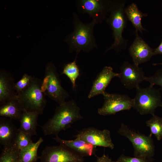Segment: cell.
<instances>
[{"label":"cell","mask_w":162,"mask_h":162,"mask_svg":"<svg viewBox=\"0 0 162 162\" xmlns=\"http://www.w3.org/2000/svg\"><path fill=\"white\" fill-rule=\"evenodd\" d=\"M73 16V31L67 36L64 41L69 45V52H76L77 58L81 51L88 53L98 48L94 34V27L96 24L92 20L83 23L75 12Z\"/></svg>","instance_id":"1"},{"label":"cell","mask_w":162,"mask_h":162,"mask_svg":"<svg viewBox=\"0 0 162 162\" xmlns=\"http://www.w3.org/2000/svg\"><path fill=\"white\" fill-rule=\"evenodd\" d=\"M83 118L80 108L72 99L57 106L52 117L41 127L45 135L56 136L60 132L71 127L74 123Z\"/></svg>","instance_id":"2"},{"label":"cell","mask_w":162,"mask_h":162,"mask_svg":"<svg viewBox=\"0 0 162 162\" xmlns=\"http://www.w3.org/2000/svg\"><path fill=\"white\" fill-rule=\"evenodd\" d=\"M126 3L125 0H112L110 14L106 19V22L112 31L114 42L106 52L113 50L119 52L126 49L129 40L124 39L122 36L128 20L124 13Z\"/></svg>","instance_id":"3"},{"label":"cell","mask_w":162,"mask_h":162,"mask_svg":"<svg viewBox=\"0 0 162 162\" xmlns=\"http://www.w3.org/2000/svg\"><path fill=\"white\" fill-rule=\"evenodd\" d=\"M42 81L33 76L28 86L17 94V98L23 111L43 113L47 101L41 90Z\"/></svg>","instance_id":"4"},{"label":"cell","mask_w":162,"mask_h":162,"mask_svg":"<svg viewBox=\"0 0 162 162\" xmlns=\"http://www.w3.org/2000/svg\"><path fill=\"white\" fill-rule=\"evenodd\" d=\"M41 89L45 96L61 105L69 96L68 92L62 86L56 67L52 62L46 64Z\"/></svg>","instance_id":"5"},{"label":"cell","mask_w":162,"mask_h":162,"mask_svg":"<svg viewBox=\"0 0 162 162\" xmlns=\"http://www.w3.org/2000/svg\"><path fill=\"white\" fill-rule=\"evenodd\" d=\"M136 95L133 98V108L142 115H155L157 108L162 107L161 97L160 89L149 85L146 88L140 87L136 88Z\"/></svg>","instance_id":"6"},{"label":"cell","mask_w":162,"mask_h":162,"mask_svg":"<svg viewBox=\"0 0 162 162\" xmlns=\"http://www.w3.org/2000/svg\"><path fill=\"white\" fill-rule=\"evenodd\" d=\"M117 132L131 142L134 148V157L146 158H152L154 155L155 145L152 136L136 132L124 123L121 124Z\"/></svg>","instance_id":"7"},{"label":"cell","mask_w":162,"mask_h":162,"mask_svg":"<svg viewBox=\"0 0 162 162\" xmlns=\"http://www.w3.org/2000/svg\"><path fill=\"white\" fill-rule=\"evenodd\" d=\"M76 2L78 12L88 14L97 24L102 23L106 19L112 0H77Z\"/></svg>","instance_id":"8"},{"label":"cell","mask_w":162,"mask_h":162,"mask_svg":"<svg viewBox=\"0 0 162 162\" xmlns=\"http://www.w3.org/2000/svg\"><path fill=\"white\" fill-rule=\"evenodd\" d=\"M40 162H84V157L61 144L46 146L40 156Z\"/></svg>","instance_id":"9"},{"label":"cell","mask_w":162,"mask_h":162,"mask_svg":"<svg viewBox=\"0 0 162 162\" xmlns=\"http://www.w3.org/2000/svg\"><path fill=\"white\" fill-rule=\"evenodd\" d=\"M103 96V105L98 110V113L100 115H115L120 111L128 110L133 107V99L127 95L106 92Z\"/></svg>","instance_id":"10"},{"label":"cell","mask_w":162,"mask_h":162,"mask_svg":"<svg viewBox=\"0 0 162 162\" xmlns=\"http://www.w3.org/2000/svg\"><path fill=\"white\" fill-rule=\"evenodd\" d=\"M120 70L118 77L127 89L136 88L140 87V83L145 80L146 76L142 68L134 64L124 61Z\"/></svg>","instance_id":"11"},{"label":"cell","mask_w":162,"mask_h":162,"mask_svg":"<svg viewBox=\"0 0 162 162\" xmlns=\"http://www.w3.org/2000/svg\"><path fill=\"white\" fill-rule=\"evenodd\" d=\"M95 146L109 148L113 149L114 145L111 138L110 131L106 129L101 130L89 127L82 129L75 136Z\"/></svg>","instance_id":"12"},{"label":"cell","mask_w":162,"mask_h":162,"mask_svg":"<svg viewBox=\"0 0 162 162\" xmlns=\"http://www.w3.org/2000/svg\"><path fill=\"white\" fill-rule=\"evenodd\" d=\"M136 36L129 47L128 51L134 64L139 66L140 64L149 61L153 55V49L138 35Z\"/></svg>","instance_id":"13"},{"label":"cell","mask_w":162,"mask_h":162,"mask_svg":"<svg viewBox=\"0 0 162 162\" xmlns=\"http://www.w3.org/2000/svg\"><path fill=\"white\" fill-rule=\"evenodd\" d=\"M118 76L119 73L114 72L111 67H104L93 81L88 96V98L90 99L100 94H104L106 92V88L111 80L113 78L118 77Z\"/></svg>","instance_id":"14"},{"label":"cell","mask_w":162,"mask_h":162,"mask_svg":"<svg viewBox=\"0 0 162 162\" xmlns=\"http://www.w3.org/2000/svg\"><path fill=\"white\" fill-rule=\"evenodd\" d=\"M13 75L4 70H0V105L17 98Z\"/></svg>","instance_id":"15"},{"label":"cell","mask_w":162,"mask_h":162,"mask_svg":"<svg viewBox=\"0 0 162 162\" xmlns=\"http://www.w3.org/2000/svg\"><path fill=\"white\" fill-rule=\"evenodd\" d=\"M53 139L60 144L63 145L83 156H91L95 155L96 146L85 142L78 137L74 140H66L60 138L58 135Z\"/></svg>","instance_id":"16"},{"label":"cell","mask_w":162,"mask_h":162,"mask_svg":"<svg viewBox=\"0 0 162 162\" xmlns=\"http://www.w3.org/2000/svg\"><path fill=\"white\" fill-rule=\"evenodd\" d=\"M18 131L10 118H0V143L3 147L13 146Z\"/></svg>","instance_id":"17"},{"label":"cell","mask_w":162,"mask_h":162,"mask_svg":"<svg viewBox=\"0 0 162 162\" xmlns=\"http://www.w3.org/2000/svg\"><path fill=\"white\" fill-rule=\"evenodd\" d=\"M124 13L128 20L135 28V34L139 32L142 34L143 31H146L142 26V20L143 17L148 16V15L141 11L135 3L132 2L125 7Z\"/></svg>","instance_id":"18"},{"label":"cell","mask_w":162,"mask_h":162,"mask_svg":"<svg viewBox=\"0 0 162 162\" xmlns=\"http://www.w3.org/2000/svg\"><path fill=\"white\" fill-rule=\"evenodd\" d=\"M39 115L36 112L23 110L19 121L20 126L19 129L32 136L36 135L37 121Z\"/></svg>","instance_id":"19"},{"label":"cell","mask_w":162,"mask_h":162,"mask_svg":"<svg viewBox=\"0 0 162 162\" xmlns=\"http://www.w3.org/2000/svg\"><path fill=\"white\" fill-rule=\"evenodd\" d=\"M23 112L17 98L0 105V116L11 120L19 121Z\"/></svg>","instance_id":"20"},{"label":"cell","mask_w":162,"mask_h":162,"mask_svg":"<svg viewBox=\"0 0 162 162\" xmlns=\"http://www.w3.org/2000/svg\"><path fill=\"white\" fill-rule=\"evenodd\" d=\"M43 141L42 138L40 137L36 142H32L20 150V162H36L40 159L38 150Z\"/></svg>","instance_id":"21"},{"label":"cell","mask_w":162,"mask_h":162,"mask_svg":"<svg viewBox=\"0 0 162 162\" xmlns=\"http://www.w3.org/2000/svg\"><path fill=\"white\" fill-rule=\"evenodd\" d=\"M76 58L73 62L66 64L61 73L64 74L70 79L73 90L76 88V81L80 75V70L76 62Z\"/></svg>","instance_id":"22"},{"label":"cell","mask_w":162,"mask_h":162,"mask_svg":"<svg viewBox=\"0 0 162 162\" xmlns=\"http://www.w3.org/2000/svg\"><path fill=\"white\" fill-rule=\"evenodd\" d=\"M150 130L149 135H154L158 140L162 139V118L154 115L146 122Z\"/></svg>","instance_id":"23"},{"label":"cell","mask_w":162,"mask_h":162,"mask_svg":"<svg viewBox=\"0 0 162 162\" xmlns=\"http://www.w3.org/2000/svg\"><path fill=\"white\" fill-rule=\"evenodd\" d=\"M20 151L14 144L3 147L0 156V162H20Z\"/></svg>","instance_id":"24"},{"label":"cell","mask_w":162,"mask_h":162,"mask_svg":"<svg viewBox=\"0 0 162 162\" xmlns=\"http://www.w3.org/2000/svg\"><path fill=\"white\" fill-rule=\"evenodd\" d=\"M31 135L20 130L18 131L15 139L14 145L20 150L33 142Z\"/></svg>","instance_id":"25"},{"label":"cell","mask_w":162,"mask_h":162,"mask_svg":"<svg viewBox=\"0 0 162 162\" xmlns=\"http://www.w3.org/2000/svg\"><path fill=\"white\" fill-rule=\"evenodd\" d=\"M33 76L24 73L21 79L15 84V89L17 94L21 92L29 84Z\"/></svg>","instance_id":"26"},{"label":"cell","mask_w":162,"mask_h":162,"mask_svg":"<svg viewBox=\"0 0 162 162\" xmlns=\"http://www.w3.org/2000/svg\"><path fill=\"white\" fill-rule=\"evenodd\" d=\"M145 81L148 82L150 85L154 86L157 85L160 87V89L162 90V69H159L152 75L146 76Z\"/></svg>","instance_id":"27"},{"label":"cell","mask_w":162,"mask_h":162,"mask_svg":"<svg viewBox=\"0 0 162 162\" xmlns=\"http://www.w3.org/2000/svg\"><path fill=\"white\" fill-rule=\"evenodd\" d=\"M154 159L152 158H141L136 157H131L121 154L118 158L116 162H153Z\"/></svg>","instance_id":"28"},{"label":"cell","mask_w":162,"mask_h":162,"mask_svg":"<svg viewBox=\"0 0 162 162\" xmlns=\"http://www.w3.org/2000/svg\"><path fill=\"white\" fill-rule=\"evenodd\" d=\"M96 162H116L113 161L110 158L108 155H106L104 153L101 157H97Z\"/></svg>","instance_id":"29"},{"label":"cell","mask_w":162,"mask_h":162,"mask_svg":"<svg viewBox=\"0 0 162 162\" xmlns=\"http://www.w3.org/2000/svg\"><path fill=\"white\" fill-rule=\"evenodd\" d=\"M157 55H162V39L159 45L156 48L153 49L154 56Z\"/></svg>","instance_id":"30"},{"label":"cell","mask_w":162,"mask_h":162,"mask_svg":"<svg viewBox=\"0 0 162 162\" xmlns=\"http://www.w3.org/2000/svg\"><path fill=\"white\" fill-rule=\"evenodd\" d=\"M153 65H154V66H156V65H162V62H161V63H153Z\"/></svg>","instance_id":"31"}]
</instances>
